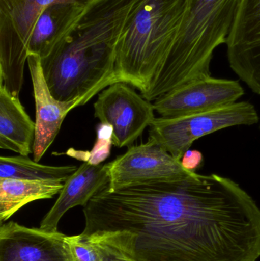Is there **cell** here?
I'll use <instances>...</instances> for the list:
<instances>
[{
    "label": "cell",
    "instance_id": "cell-1",
    "mask_svg": "<svg viewBox=\"0 0 260 261\" xmlns=\"http://www.w3.org/2000/svg\"><path fill=\"white\" fill-rule=\"evenodd\" d=\"M83 234L134 261H256L260 208L217 174L107 187L84 206Z\"/></svg>",
    "mask_w": 260,
    "mask_h": 261
},
{
    "label": "cell",
    "instance_id": "cell-2",
    "mask_svg": "<svg viewBox=\"0 0 260 261\" xmlns=\"http://www.w3.org/2000/svg\"><path fill=\"white\" fill-rule=\"evenodd\" d=\"M134 2H92L70 33L41 59L44 78L55 99L69 102L95 96L119 82L117 47Z\"/></svg>",
    "mask_w": 260,
    "mask_h": 261
},
{
    "label": "cell",
    "instance_id": "cell-3",
    "mask_svg": "<svg viewBox=\"0 0 260 261\" xmlns=\"http://www.w3.org/2000/svg\"><path fill=\"white\" fill-rule=\"evenodd\" d=\"M192 0H135L117 47L115 76L145 94L184 24Z\"/></svg>",
    "mask_w": 260,
    "mask_h": 261
},
{
    "label": "cell",
    "instance_id": "cell-4",
    "mask_svg": "<svg viewBox=\"0 0 260 261\" xmlns=\"http://www.w3.org/2000/svg\"><path fill=\"white\" fill-rule=\"evenodd\" d=\"M240 0H192L180 34L161 68L142 95L153 101L191 81L211 76L214 52L226 44Z\"/></svg>",
    "mask_w": 260,
    "mask_h": 261
},
{
    "label": "cell",
    "instance_id": "cell-5",
    "mask_svg": "<svg viewBox=\"0 0 260 261\" xmlns=\"http://www.w3.org/2000/svg\"><path fill=\"white\" fill-rule=\"evenodd\" d=\"M94 0H0V83L19 97L31 35L47 6L61 3L88 6Z\"/></svg>",
    "mask_w": 260,
    "mask_h": 261
},
{
    "label": "cell",
    "instance_id": "cell-6",
    "mask_svg": "<svg viewBox=\"0 0 260 261\" xmlns=\"http://www.w3.org/2000/svg\"><path fill=\"white\" fill-rule=\"evenodd\" d=\"M259 121L253 104L237 102L232 105L205 113L160 117L150 125V141H154L180 161L186 150L199 138L218 130L238 125H253Z\"/></svg>",
    "mask_w": 260,
    "mask_h": 261
},
{
    "label": "cell",
    "instance_id": "cell-7",
    "mask_svg": "<svg viewBox=\"0 0 260 261\" xmlns=\"http://www.w3.org/2000/svg\"><path fill=\"white\" fill-rule=\"evenodd\" d=\"M94 110L95 117L111 127V141L118 147H131L156 119L153 104L123 82L102 90Z\"/></svg>",
    "mask_w": 260,
    "mask_h": 261
},
{
    "label": "cell",
    "instance_id": "cell-8",
    "mask_svg": "<svg viewBox=\"0 0 260 261\" xmlns=\"http://www.w3.org/2000/svg\"><path fill=\"white\" fill-rule=\"evenodd\" d=\"M111 190L153 181L171 180L193 176L163 147L154 141L131 146L124 154L108 163Z\"/></svg>",
    "mask_w": 260,
    "mask_h": 261
},
{
    "label": "cell",
    "instance_id": "cell-9",
    "mask_svg": "<svg viewBox=\"0 0 260 261\" xmlns=\"http://www.w3.org/2000/svg\"><path fill=\"white\" fill-rule=\"evenodd\" d=\"M244 94L238 81L209 76L170 90L155 99L153 106L162 117H180L232 105Z\"/></svg>",
    "mask_w": 260,
    "mask_h": 261
},
{
    "label": "cell",
    "instance_id": "cell-10",
    "mask_svg": "<svg viewBox=\"0 0 260 261\" xmlns=\"http://www.w3.org/2000/svg\"><path fill=\"white\" fill-rule=\"evenodd\" d=\"M226 44L230 68L260 96V0H240Z\"/></svg>",
    "mask_w": 260,
    "mask_h": 261
},
{
    "label": "cell",
    "instance_id": "cell-11",
    "mask_svg": "<svg viewBox=\"0 0 260 261\" xmlns=\"http://www.w3.org/2000/svg\"><path fill=\"white\" fill-rule=\"evenodd\" d=\"M27 66L33 84L35 102V142L34 161H38L53 144L66 116L73 109L86 103L94 96L92 95L77 98L69 102L57 100L49 90L38 55H27Z\"/></svg>",
    "mask_w": 260,
    "mask_h": 261
},
{
    "label": "cell",
    "instance_id": "cell-12",
    "mask_svg": "<svg viewBox=\"0 0 260 261\" xmlns=\"http://www.w3.org/2000/svg\"><path fill=\"white\" fill-rule=\"evenodd\" d=\"M0 261H72L67 236L15 222L0 228Z\"/></svg>",
    "mask_w": 260,
    "mask_h": 261
},
{
    "label": "cell",
    "instance_id": "cell-13",
    "mask_svg": "<svg viewBox=\"0 0 260 261\" xmlns=\"http://www.w3.org/2000/svg\"><path fill=\"white\" fill-rule=\"evenodd\" d=\"M110 184L108 164L84 162L64 184L57 200L41 222V229L57 231V225L64 214L73 207L85 206L90 199Z\"/></svg>",
    "mask_w": 260,
    "mask_h": 261
},
{
    "label": "cell",
    "instance_id": "cell-14",
    "mask_svg": "<svg viewBox=\"0 0 260 261\" xmlns=\"http://www.w3.org/2000/svg\"><path fill=\"white\" fill-rule=\"evenodd\" d=\"M87 6L61 3L46 7L38 16L29 41L27 55L47 58L70 33Z\"/></svg>",
    "mask_w": 260,
    "mask_h": 261
},
{
    "label": "cell",
    "instance_id": "cell-15",
    "mask_svg": "<svg viewBox=\"0 0 260 261\" xmlns=\"http://www.w3.org/2000/svg\"><path fill=\"white\" fill-rule=\"evenodd\" d=\"M35 130L19 98L0 83V148L27 156L33 153Z\"/></svg>",
    "mask_w": 260,
    "mask_h": 261
},
{
    "label": "cell",
    "instance_id": "cell-16",
    "mask_svg": "<svg viewBox=\"0 0 260 261\" xmlns=\"http://www.w3.org/2000/svg\"><path fill=\"white\" fill-rule=\"evenodd\" d=\"M64 182L50 180L0 179V220L9 219L24 205L60 194Z\"/></svg>",
    "mask_w": 260,
    "mask_h": 261
},
{
    "label": "cell",
    "instance_id": "cell-17",
    "mask_svg": "<svg viewBox=\"0 0 260 261\" xmlns=\"http://www.w3.org/2000/svg\"><path fill=\"white\" fill-rule=\"evenodd\" d=\"M77 169L74 165H44L22 155L0 158V179L50 180L64 184Z\"/></svg>",
    "mask_w": 260,
    "mask_h": 261
},
{
    "label": "cell",
    "instance_id": "cell-18",
    "mask_svg": "<svg viewBox=\"0 0 260 261\" xmlns=\"http://www.w3.org/2000/svg\"><path fill=\"white\" fill-rule=\"evenodd\" d=\"M67 242L72 261H108L100 245L83 233L67 236Z\"/></svg>",
    "mask_w": 260,
    "mask_h": 261
},
{
    "label": "cell",
    "instance_id": "cell-19",
    "mask_svg": "<svg viewBox=\"0 0 260 261\" xmlns=\"http://www.w3.org/2000/svg\"><path fill=\"white\" fill-rule=\"evenodd\" d=\"M204 156L201 151L198 150L189 149L185 152L180 160L182 166L189 171L195 172L203 166Z\"/></svg>",
    "mask_w": 260,
    "mask_h": 261
},
{
    "label": "cell",
    "instance_id": "cell-20",
    "mask_svg": "<svg viewBox=\"0 0 260 261\" xmlns=\"http://www.w3.org/2000/svg\"><path fill=\"white\" fill-rule=\"evenodd\" d=\"M93 241L98 242L100 245L108 261H134L111 244L102 242V241Z\"/></svg>",
    "mask_w": 260,
    "mask_h": 261
}]
</instances>
